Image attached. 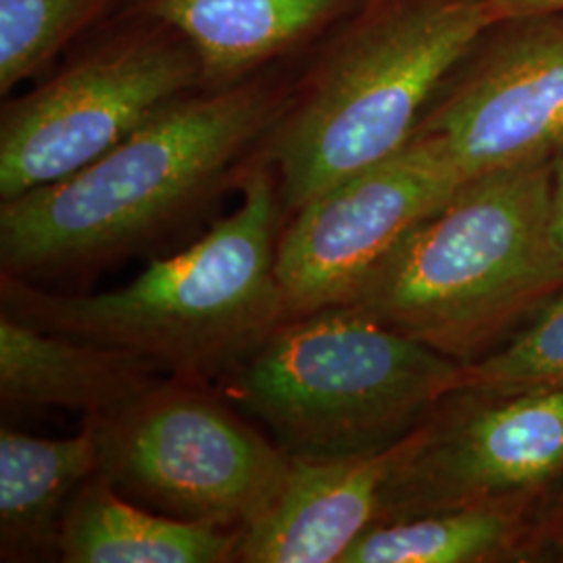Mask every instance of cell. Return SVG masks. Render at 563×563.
I'll return each mask as SVG.
<instances>
[{
    "label": "cell",
    "mask_w": 563,
    "mask_h": 563,
    "mask_svg": "<svg viewBox=\"0 0 563 563\" xmlns=\"http://www.w3.org/2000/svg\"><path fill=\"white\" fill-rule=\"evenodd\" d=\"M241 530L184 522L142 509L95 474L81 484L60 526L65 563L236 562Z\"/></svg>",
    "instance_id": "obj_15"
},
{
    "label": "cell",
    "mask_w": 563,
    "mask_h": 563,
    "mask_svg": "<svg viewBox=\"0 0 563 563\" xmlns=\"http://www.w3.org/2000/svg\"><path fill=\"white\" fill-rule=\"evenodd\" d=\"M563 476V383L507 395L457 388L401 443L378 523L543 499Z\"/></svg>",
    "instance_id": "obj_8"
},
{
    "label": "cell",
    "mask_w": 563,
    "mask_h": 563,
    "mask_svg": "<svg viewBox=\"0 0 563 563\" xmlns=\"http://www.w3.org/2000/svg\"><path fill=\"white\" fill-rule=\"evenodd\" d=\"M121 0H0V95L38 76Z\"/></svg>",
    "instance_id": "obj_17"
},
{
    "label": "cell",
    "mask_w": 563,
    "mask_h": 563,
    "mask_svg": "<svg viewBox=\"0 0 563 563\" xmlns=\"http://www.w3.org/2000/svg\"><path fill=\"white\" fill-rule=\"evenodd\" d=\"M128 18L134 20L128 30L2 107V201L80 172L165 104L201 90V63L180 34Z\"/></svg>",
    "instance_id": "obj_7"
},
{
    "label": "cell",
    "mask_w": 563,
    "mask_h": 563,
    "mask_svg": "<svg viewBox=\"0 0 563 563\" xmlns=\"http://www.w3.org/2000/svg\"><path fill=\"white\" fill-rule=\"evenodd\" d=\"M551 201L553 162L463 181L351 305L455 362L481 360L563 286Z\"/></svg>",
    "instance_id": "obj_4"
},
{
    "label": "cell",
    "mask_w": 563,
    "mask_h": 563,
    "mask_svg": "<svg viewBox=\"0 0 563 563\" xmlns=\"http://www.w3.org/2000/svg\"><path fill=\"white\" fill-rule=\"evenodd\" d=\"M95 426L99 472L163 516L242 530L276 499L290 457L209 383L167 376Z\"/></svg>",
    "instance_id": "obj_6"
},
{
    "label": "cell",
    "mask_w": 563,
    "mask_h": 563,
    "mask_svg": "<svg viewBox=\"0 0 563 563\" xmlns=\"http://www.w3.org/2000/svg\"><path fill=\"white\" fill-rule=\"evenodd\" d=\"M562 383L563 286L530 316V322L514 339L476 362L463 363L460 388L507 395Z\"/></svg>",
    "instance_id": "obj_18"
},
{
    "label": "cell",
    "mask_w": 563,
    "mask_h": 563,
    "mask_svg": "<svg viewBox=\"0 0 563 563\" xmlns=\"http://www.w3.org/2000/svg\"><path fill=\"white\" fill-rule=\"evenodd\" d=\"M99 472L90 422L71 439L0 430V560H59L60 526L81 484Z\"/></svg>",
    "instance_id": "obj_14"
},
{
    "label": "cell",
    "mask_w": 563,
    "mask_h": 563,
    "mask_svg": "<svg viewBox=\"0 0 563 563\" xmlns=\"http://www.w3.org/2000/svg\"><path fill=\"white\" fill-rule=\"evenodd\" d=\"M367 0H132L128 15L159 21L190 44L202 88L255 78L325 41Z\"/></svg>",
    "instance_id": "obj_12"
},
{
    "label": "cell",
    "mask_w": 563,
    "mask_h": 563,
    "mask_svg": "<svg viewBox=\"0 0 563 563\" xmlns=\"http://www.w3.org/2000/svg\"><path fill=\"white\" fill-rule=\"evenodd\" d=\"M463 180L563 153V11L493 25L426 111Z\"/></svg>",
    "instance_id": "obj_10"
},
{
    "label": "cell",
    "mask_w": 563,
    "mask_h": 563,
    "mask_svg": "<svg viewBox=\"0 0 563 563\" xmlns=\"http://www.w3.org/2000/svg\"><path fill=\"white\" fill-rule=\"evenodd\" d=\"M493 25L488 0H367L342 21L263 144L284 222L407 146Z\"/></svg>",
    "instance_id": "obj_3"
},
{
    "label": "cell",
    "mask_w": 563,
    "mask_h": 563,
    "mask_svg": "<svg viewBox=\"0 0 563 563\" xmlns=\"http://www.w3.org/2000/svg\"><path fill=\"white\" fill-rule=\"evenodd\" d=\"M462 367L346 302L288 318L223 384L288 457L328 462L399 443Z\"/></svg>",
    "instance_id": "obj_5"
},
{
    "label": "cell",
    "mask_w": 563,
    "mask_h": 563,
    "mask_svg": "<svg viewBox=\"0 0 563 563\" xmlns=\"http://www.w3.org/2000/svg\"><path fill=\"white\" fill-rule=\"evenodd\" d=\"M163 374L157 363L136 353L0 316L4 409L60 407L81 411L86 420H101L163 383Z\"/></svg>",
    "instance_id": "obj_13"
},
{
    "label": "cell",
    "mask_w": 563,
    "mask_h": 563,
    "mask_svg": "<svg viewBox=\"0 0 563 563\" xmlns=\"http://www.w3.org/2000/svg\"><path fill=\"white\" fill-rule=\"evenodd\" d=\"M463 181L443 146L416 132L393 157L292 213L276 246L288 318L353 301L369 274Z\"/></svg>",
    "instance_id": "obj_9"
},
{
    "label": "cell",
    "mask_w": 563,
    "mask_h": 563,
    "mask_svg": "<svg viewBox=\"0 0 563 563\" xmlns=\"http://www.w3.org/2000/svg\"><path fill=\"white\" fill-rule=\"evenodd\" d=\"M488 4L497 23L537 13L563 11V0H488Z\"/></svg>",
    "instance_id": "obj_19"
},
{
    "label": "cell",
    "mask_w": 563,
    "mask_h": 563,
    "mask_svg": "<svg viewBox=\"0 0 563 563\" xmlns=\"http://www.w3.org/2000/svg\"><path fill=\"white\" fill-rule=\"evenodd\" d=\"M297 81L265 69L197 90L80 172L0 205V269L25 282L92 276L181 239L241 186Z\"/></svg>",
    "instance_id": "obj_1"
},
{
    "label": "cell",
    "mask_w": 563,
    "mask_h": 563,
    "mask_svg": "<svg viewBox=\"0 0 563 563\" xmlns=\"http://www.w3.org/2000/svg\"><path fill=\"white\" fill-rule=\"evenodd\" d=\"M539 501L470 505L372 526L341 563L528 562L551 553Z\"/></svg>",
    "instance_id": "obj_16"
},
{
    "label": "cell",
    "mask_w": 563,
    "mask_h": 563,
    "mask_svg": "<svg viewBox=\"0 0 563 563\" xmlns=\"http://www.w3.org/2000/svg\"><path fill=\"white\" fill-rule=\"evenodd\" d=\"M239 188L242 202L230 216L115 290L65 295L0 274L2 313L136 353L174 378L223 380L288 320L276 274L280 190L262 153Z\"/></svg>",
    "instance_id": "obj_2"
},
{
    "label": "cell",
    "mask_w": 563,
    "mask_h": 563,
    "mask_svg": "<svg viewBox=\"0 0 563 563\" xmlns=\"http://www.w3.org/2000/svg\"><path fill=\"white\" fill-rule=\"evenodd\" d=\"M551 232L563 262V153L553 159V201H551Z\"/></svg>",
    "instance_id": "obj_20"
},
{
    "label": "cell",
    "mask_w": 563,
    "mask_h": 563,
    "mask_svg": "<svg viewBox=\"0 0 563 563\" xmlns=\"http://www.w3.org/2000/svg\"><path fill=\"white\" fill-rule=\"evenodd\" d=\"M399 443L346 460L290 457L276 499L242 528L236 562L341 563L363 532L378 523Z\"/></svg>",
    "instance_id": "obj_11"
}]
</instances>
